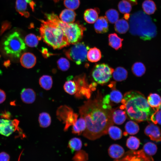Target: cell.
Masks as SVG:
<instances>
[{"label": "cell", "mask_w": 161, "mask_h": 161, "mask_svg": "<svg viewBox=\"0 0 161 161\" xmlns=\"http://www.w3.org/2000/svg\"><path fill=\"white\" fill-rule=\"evenodd\" d=\"M80 0H64V4L67 9L74 10L77 9L79 6Z\"/></svg>", "instance_id": "obj_41"}, {"label": "cell", "mask_w": 161, "mask_h": 161, "mask_svg": "<svg viewBox=\"0 0 161 161\" xmlns=\"http://www.w3.org/2000/svg\"><path fill=\"white\" fill-rule=\"evenodd\" d=\"M113 122L117 125L122 124L126 120V114L125 111L122 109L113 110L112 113Z\"/></svg>", "instance_id": "obj_21"}, {"label": "cell", "mask_w": 161, "mask_h": 161, "mask_svg": "<svg viewBox=\"0 0 161 161\" xmlns=\"http://www.w3.org/2000/svg\"><path fill=\"white\" fill-rule=\"evenodd\" d=\"M115 30L120 34H124L129 30V26L128 22L124 19L118 20L114 26Z\"/></svg>", "instance_id": "obj_24"}, {"label": "cell", "mask_w": 161, "mask_h": 161, "mask_svg": "<svg viewBox=\"0 0 161 161\" xmlns=\"http://www.w3.org/2000/svg\"><path fill=\"white\" fill-rule=\"evenodd\" d=\"M4 49L5 53L15 58L20 57L26 49L25 44L20 34L17 31L9 35L3 43Z\"/></svg>", "instance_id": "obj_6"}, {"label": "cell", "mask_w": 161, "mask_h": 161, "mask_svg": "<svg viewBox=\"0 0 161 161\" xmlns=\"http://www.w3.org/2000/svg\"><path fill=\"white\" fill-rule=\"evenodd\" d=\"M86 127L85 120L80 117L72 126V133L75 134L80 135L85 130Z\"/></svg>", "instance_id": "obj_22"}, {"label": "cell", "mask_w": 161, "mask_h": 161, "mask_svg": "<svg viewBox=\"0 0 161 161\" xmlns=\"http://www.w3.org/2000/svg\"><path fill=\"white\" fill-rule=\"evenodd\" d=\"M11 27L10 22L8 21H5L3 22L1 30L0 33H3L6 30L9 29Z\"/></svg>", "instance_id": "obj_46"}, {"label": "cell", "mask_w": 161, "mask_h": 161, "mask_svg": "<svg viewBox=\"0 0 161 161\" xmlns=\"http://www.w3.org/2000/svg\"><path fill=\"white\" fill-rule=\"evenodd\" d=\"M20 62L21 65L24 67L30 69L33 67L35 64L36 58L32 53L27 52L24 53L21 55Z\"/></svg>", "instance_id": "obj_12"}, {"label": "cell", "mask_w": 161, "mask_h": 161, "mask_svg": "<svg viewBox=\"0 0 161 161\" xmlns=\"http://www.w3.org/2000/svg\"><path fill=\"white\" fill-rule=\"evenodd\" d=\"M145 67L144 65L140 62L134 63L131 67V70L133 73L136 76H142L145 71Z\"/></svg>", "instance_id": "obj_31"}, {"label": "cell", "mask_w": 161, "mask_h": 161, "mask_svg": "<svg viewBox=\"0 0 161 161\" xmlns=\"http://www.w3.org/2000/svg\"><path fill=\"white\" fill-rule=\"evenodd\" d=\"M100 12V10L97 8L87 9L84 13V20L89 24L94 23L98 18Z\"/></svg>", "instance_id": "obj_14"}, {"label": "cell", "mask_w": 161, "mask_h": 161, "mask_svg": "<svg viewBox=\"0 0 161 161\" xmlns=\"http://www.w3.org/2000/svg\"><path fill=\"white\" fill-rule=\"evenodd\" d=\"M114 79L117 81H121L126 80L128 75L127 71L124 68L118 67L116 68L112 73Z\"/></svg>", "instance_id": "obj_25"}, {"label": "cell", "mask_w": 161, "mask_h": 161, "mask_svg": "<svg viewBox=\"0 0 161 161\" xmlns=\"http://www.w3.org/2000/svg\"><path fill=\"white\" fill-rule=\"evenodd\" d=\"M78 117V115L74 112L70 114L64 123V131H67L69 126H73L77 120Z\"/></svg>", "instance_id": "obj_39"}, {"label": "cell", "mask_w": 161, "mask_h": 161, "mask_svg": "<svg viewBox=\"0 0 161 161\" xmlns=\"http://www.w3.org/2000/svg\"><path fill=\"white\" fill-rule=\"evenodd\" d=\"M118 7L120 12L123 14H129L132 9L131 3L127 0L120 1L118 5Z\"/></svg>", "instance_id": "obj_35"}, {"label": "cell", "mask_w": 161, "mask_h": 161, "mask_svg": "<svg viewBox=\"0 0 161 161\" xmlns=\"http://www.w3.org/2000/svg\"><path fill=\"white\" fill-rule=\"evenodd\" d=\"M10 62L9 60L6 61H5L4 63V66L6 67H8L10 65Z\"/></svg>", "instance_id": "obj_50"}, {"label": "cell", "mask_w": 161, "mask_h": 161, "mask_svg": "<svg viewBox=\"0 0 161 161\" xmlns=\"http://www.w3.org/2000/svg\"><path fill=\"white\" fill-rule=\"evenodd\" d=\"M130 2V3L131 2V1H132V0H127Z\"/></svg>", "instance_id": "obj_53"}, {"label": "cell", "mask_w": 161, "mask_h": 161, "mask_svg": "<svg viewBox=\"0 0 161 161\" xmlns=\"http://www.w3.org/2000/svg\"><path fill=\"white\" fill-rule=\"evenodd\" d=\"M39 83L41 86L45 90L50 89L52 85V77L48 75H43L39 79Z\"/></svg>", "instance_id": "obj_30"}, {"label": "cell", "mask_w": 161, "mask_h": 161, "mask_svg": "<svg viewBox=\"0 0 161 161\" xmlns=\"http://www.w3.org/2000/svg\"><path fill=\"white\" fill-rule=\"evenodd\" d=\"M126 132H124V135H127L129 134L131 135L137 134L139 130L138 125L136 122L132 121H129L126 124L125 127Z\"/></svg>", "instance_id": "obj_26"}, {"label": "cell", "mask_w": 161, "mask_h": 161, "mask_svg": "<svg viewBox=\"0 0 161 161\" xmlns=\"http://www.w3.org/2000/svg\"><path fill=\"white\" fill-rule=\"evenodd\" d=\"M108 132L110 137L114 140L120 139L122 137V130L116 126H110L108 128Z\"/></svg>", "instance_id": "obj_32"}, {"label": "cell", "mask_w": 161, "mask_h": 161, "mask_svg": "<svg viewBox=\"0 0 161 161\" xmlns=\"http://www.w3.org/2000/svg\"><path fill=\"white\" fill-rule=\"evenodd\" d=\"M1 117L4 119L10 120L12 117L11 113L8 111L4 110L0 114Z\"/></svg>", "instance_id": "obj_48"}, {"label": "cell", "mask_w": 161, "mask_h": 161, "mask_svg": "<svg viewBox=\"0 0 161 161\" xmlns=\"http://www.w3.org/2000/svg\"><path fill=\"white\" fill-rule=\"evenodd\" d=\"M58 68L63 71L68 70L70 66V63L69 61L64 58H61L57 62Z\"/></svg>", "instance_id": "obj_42"}, {"label": "cell", "mask_w": 161, "mask_h": 161, "mask_svg": "<svg viewBox=\"0 0 161 161\" xmlns=\"http://www.w3.org/2000/svg\"><path fill=\"white\" fill-rule=\"evenodd\" d=\"M45 16L47 20L62 30L69 44H74L78 42L82 38L86 28L79 22L68 24L64 23L53 13L46 14Z\"/></svg>", "instance_id": "obj_5"}, {"label": "cell", "mask_w": 161, "mask_h": 161, "mask_svg": "<svg viewBox=\"0 0 161 161\" xmlns=\"http://www.w3.org/2000/svg\"><path fill=\"white\" fill-rule=\"evenodd\" d=\"M143 151L148 156L154 155L157 151L156 145L153 143L148 142L145 143L143 147Z\"/></svg>", "instance_id": "obj_38"}, {"label": "cell", "mask_w": 161, "mask_h": 161, "mask_svg": "<svg viewBox=\"0 0 161 161\" xmlns=\"http://www.w3.org/2000/svg\"><path fill=\"white\" fill-rule=\"evenodd\" d=\"M159 109H161V105H160V106L159 107Z\"/></svg>", "instance_id": "obj_54"}, {"label": "cell", "mask_w": 161, "mask_h": 161, "mask_svg": "<svg viewBox=\"0 0 161 161\" xmlns=\"http://www.w3.org/2000/svg\"><path fill=\"white\" fill-rule=\"evenodd\" d=\"M76 16V13L73 10L66 9L61 12L59 18L63 22L68 24L74 22Z\"/></svg>", "instance_id": "obj_17"}, {"label": "cell", "mask_w": 161, "mask_h": 161, "mask_svg": "<svg viewBox=\"0 0 161 161\" xmlns=\"http://www.w3.org/2000/svg\"><path fill=\"white\" fill-rule=\"evenodd\" d=\"M64 89L67 93L70 95L75 94L77 91V87L74 79H69L66 81L64 84Z\"/></svg>", "instance_id": "obj_28"}, {"label": "cell", "mask_w": 161, "mask_h": 161, "mask_svg": "<svg viewBox=\"0 0 161 161\" xmlns=\"http://www.w3.org/2000/svg\"><path fill=\"white\" fill-rule=\"evenodd\" d=\"M120 108L125 110L131 120L140 122L149 120L151 114L147 100L140 92L131 90L125 93Z\"/></svg>", "instance_id": "obj_2"}, {"label": "cell", "mask_w": 161, "mask_h": 161, "mask_svg": "<svg viewBox=\"0 0 161 161\" xmlns=\"http://www.w3.org/2000/svg\"><path fill=\"white\" fill-rule=\"evenodd\" d=\"M73 112L70 107L66 106L63 105L58 108L56 112L58 119L64 123L70 114Z\"/></svg>", "instance_id": "obj_16"}, {"label": "cell", "mask_w": 161, "mask_h": 161, "mask_svg": "<svg viewBox=\"0 0 161 161\" xmlns=\"http://www.w3.org/2000/svg\"><path fill=\"white\" fill-rule=\"evenodd\" d=\"M10 157L7 153L2 152L0 153V161H9Z\"/></svg>", "instance_id": "obj_47"}, {"label": "cell", "mask_w": 161, "mask_h": 161, "mask_svg": "<svg viewBox=\"0 0 161 161\" xmlns=\"http://www.w3.org/2000/svg\"><path fill=\"white\" fill-rule=\"evenodd\" d=\"M6 98V94L5 92L0 89V104L3 103Z\"/></svg>", "instance_id": "obj_49"}, {"label": "cell", "mask_w": 161, "mask_h": 161, "mask_svg": "<svg viewBox=\"0 0 161 161\" xmlns=\"http://www.w3.org/2000/svg\"><path fill=\"white\" fill-rule=\"evenodd\" d=\"M108 40L109 45L115 50H117L121 48L123 39L119 37L115 33L109 34Z\"/></svg>", "instance_id": "obj_20"}, {"label": "cell", "mask_w": 161, "mask_h": 161, "mask_svg": "<svg viewBox=\"0 0 161 161\" xmlns=\"http://www.w3.org/2000/svg\"><path fill=\"white\" fill-rule=\"evenodd\" d=\"M108 154L112 158L118 159L121 157L124 153V150L120 145L117 144H113L109 147Z\"/></svg>", "instance_id": "obj_18"}, {"label": "cell", "mask_w": 161, "mask_h": 161, "mask_svg": "<svg viewBox=\"0 0 161 161\" xmlns=\"http://www.w3.org/2000/svg\"><path fill=\"white\" fill-rule=\"evenodd\" d=\"M39 38L34 34H29L25 37L24 41L28 46L31 47H36L38 43Z\"/></svg>", "instance_id": "obj_36"}, {"label": "cell", "mask_w": 161, "mask_h": 161, "mask_svg": "<svg viewBox=\"0 0 161 161\" xmlns=\"http://www.w3.org/2000/svg\"><path fill=\"white\" fill-rule=\"evenodd\" d=\"M23 151H22L21 152V153L20 155H19V158H18V161H20V157H21V154H22V152Z\"/></svg>", "instance_id": "obj_52"}, {"label": "cell", "mask_w": 161, "mask_h": 161, "mask_svg": "<svg viewBox=\"0 0 161 161\" xmlns=\"http://www.w3.org/2000/svg\"><path fill=\"white\" fill-rule=\"evenodd\" d=\"M125 14V15L124 16V18L126 20L128 19L129 18V14Z\"/></svg>", "instance_id": "obj_51"}, {"label": "cell", "mask_w": 161, "mask_h": 161, "mask_svg": "<svg viewBox=\"0 0 161 161\" xmlns=\"http://www.w3.org/2000/svg\"><path fill=\"white\" fill-rule=\"evenodd\" d=\"M150 120L155 124L161 125V109L155 111L151 115Z\"/></svg>", "instance_id": "obj_44"}, {"label": "cell", "mask_w": 161, "mask_h": 161, "mask_svg": "<svg viewBox=\"0 0 161 161\" xmlns=\"http://www.w3.org/2000/svg\"><path fill=\"white\" fill-rule=\"evenodd\" d=\"M144 132L150 139L156 142L161 141V133L159 127L151 123L145 128Z\"/></svg>", "instance_id": "obj_11"}, {"label": "cell", "mask_w": 161, "mask_h": 161, "mask_svg": "<svg viewBox=\"0 0 161 161\" xmlns=\"http://www.w3.org/2000/svg\"><path fill=\"white\" fill-rule=\"evenodd\" d=\"M110 100L115 103H120L123 99V95L121 92L116 89L113 90L109 95Z\"/></svg>", "instance_id": "obj_40"}, {"label": "cell", "mask_w": 161, "mask_h": 161, "mask_svg": "<svg viewBox=\"0 0 161 161\" xmlns=\"http://www.w3.org/2000/svg\"><path fill=\"white\" fill-rule=\"evenodd\" d=\"M72 160L73 161H87L88 155L84 151L80 150L75 153Z\"/></svg>", "instance_id": "obj_43"}, {"label": "cell", "mask_w": 161, "mask_h": 161, "mask_svg": "<svg viewBox=\"0 0 161 161\" xmlns=\"http://www.w3.org/2000/svg\"><path fill=\"white\" fill-rule=\"evenodd\" d=\"M70 48L66 51L65 54L67 57L80 65L86 59L89 47L83 42H78L74 44Z\"/></svg>", "instance_id": "obj_7"}, {"label": "cell", "mask_w": 161, "mask_h": 161, "mask_svg": "<svg viewBox=\"0 0 161 161\" xmlns=\"http://www.w3.org/2000/svg\"><path fill=\"white\" fill-rule=\"evenodd\" d=\"M110 101L109 95L107 94L103 98L102 103L103 109H112L111 106L110 104Z\"/></svg>", "instance_id": "obj_45"}, {"label": "cell", "mask_w": 161, "mask_h": 161, "mask_svg": "<svg viewBox=\"0 0 161 161\" xmlns=\"http://www.w3.org/2000/svg\"><path fill=\"white\" fill-rule=\"evenodd\" d=\"M101 53L99 49L96 47L90 48L88 51L87 58L91 62H96L99 61L101 58Z\"/></svg>", "instance_id": "obj_23"}, {"label": "cell", "mask_w": 161, "mask_h": 161, "mask_svg": "<svg viewBox=\"0 0 161 161\" xmlns=\"http://www.w3.org/2000/svg\"><path fill=\"white\" fill-rule=\"evenodd\" d=\"M35 2L32 0H16V11L21 16L28 18L30 13L27 11L28 6H30L33 12L34 11Z\"/></svg>", "instance_id": "obj_10"}, {"label": "cell", "mask_w": 161, "mask_h": 161, "mask_svg": "<svg viewBox=\"0 0 161 161\" xmlns=\"http://www.w3.org/2000/svg\"><path fill=\"white\" fill-rule=\"evenodd\" d=\"M147 102L155 111L159 109L161 104V97L157 94L150 93L148 97Z\"/></svg>", "instance_id": "obj_19"}, {"label": "cell", "mask_w": 161, "mask_h": 161, "mask_svg": "<svg viewBox=\"0 0 161 161\" xmlns=\"http://www.w3.org/2000/svg\"><path fill=\"white\" fill-rule=\"evenodd\" d=\"M82 142L80 139L74 137L69 141L68 146L72 151L80 150L82 147Z\"/></svg>", "instance_id": "obj_34"}, {"label": "cell", "mask_w": 161, "mask_h": 161, "mask_svg": "<svg viewBox=\"0 0 161 161\" xmlns=\"http://www.w3.org/2000/svg\"><path fill=\"white\" fill-rule=\"evenodd\" d=\"M114 71V69L107 64H98L95 66L92 75L97 83L103 85L109 80Z\"/></svg>", "instance_id": "obj_8"}, {"label": "cell", "mask_w": 161, "mask_h": 161, "mask_svg": "<svg viewBox=\"0 0 161 161\" xmlns=\"http://www.w3.org/2000/svg\"><path fill=\"white\" fill-rule=\"evenodd\" d=\"M38 121L40 127L45 128L49 126L51 122V117L48 113L42 112L39 114Z\"/></svg>", "instance_id": "obj_29"}, {"label": "cell", "mask_w": 161, "mask_h": 161, "mask_svg": "<svg viewBox=\"0 0 161 161\" xmlns=\"http://www.w3.org/2000/svg\"><path fill=\"white\" fill-rule=\"evenodd\" d=\"M142 8L147 14H153L156 10V6L154 2L152 0H145L143 3Z\"/></svg>", "instance_id": "obj_27"}, {"label": "cell", "mask_w": 161, "mask_h": 161, "mask_svg": "<svg viewBox=\"0 0 161 161\" xmlns=\"http://www.w3.org/2000/svg\"><path fill=\"white\" fill-rule=\"evenodd\" d=\"M102 98L98 93L95 98L85 101L79 108L80 117L84 118L86 123L83 135L90 140H95L106 134L109 127L113 124V110L103 108Z\"/></svg>", "instance_id": "obj_1"}, {"label": "cell", "mask_w": 161, "mask_h": 161, "mask_svg": "<svg viewBox=\"0 0 161 161\" xmlns=\"http://www.w3.org/2000/svg\"><path fill=\"white\" fill-rule=\"evenodd\" d=\"M39 28L41 37L44 41L54 49H61L69 45L62 30L55 24L47 20H41Z\"/></svg>", "instance_id": "obj_3"}, {"label": "cell", "mask_w": 161, "mask_h": 161, "mask_svg": "<svg viewBox=\"0 0 161 161\" xmlns=\"http://www.w3.org/2000/svg\"><path fill=\"white\" fill-rule=\"evenodd\" d=\"M94 28L98 33L103 34L107 32L109 30L108 21L106 17H99L94 24Z\"/></svg>", "instance_id": "obj_13"}, {"label": "cell", "mask_w": 161, "mask_h": 161, "mask_svg": "<svg viewBox=\"0 0 161 161\" xmlns=\"http://www.w3.org/2000/svg\"><path fill=\"white\" fill-rule=\"evenodd\" d=\"M19 121L17 119L13 120L0 119V134L8 137L18 129Z\"/></svg>", "instance_id": "obj_9"}, {"label": "cell", "mask_w": 161, "mask_h": 161, "mask_svg": "<svg viewBox=\"0 0 161 161\" xmlns=\"http://www.w3.org/2000/svg\"><path fill=\"white\" fill-rule=\"evenodd\" d=\"M20 94L22 100L25 103H32L35 100L36 95L35 91L31 89H23Z\"/></svg>", "instance_id": "obj_15"}, {"label": "cell", "mask_w": 161, "mask_h": 161, "mask_svg": "<svg viewBox=\"0 0 161 161\" xmlns=\"http://www.w3.org/2000/svg\"><path fill=\"white\" fill-rule=\"evenodd\" d=\"M107 21L111 24L115 23L118 20L119 14L115 9H111L105 13V16Z\"/></svg>", "instance_id": "obj_33"}, {"label": "cell", "mask_w": 161, "mask_h": 161, "mask_svg": "<svg viewBox=\"0 0 161 161\" xmlns=\"http://www.w3.org/2000/svg\"><path fill=\"white\" fill-rule=\"evenodd\" d=\"M129 23L131 33L143 39L150 38L155 34L156 29L151 18L141 11L131 16Z\"/></svg>", "instance_id": "obj_4"}, {"label": "cell", "mask_w": 161, "mask_h": 161, "mask_svg": "<svg viewBox=\"0 0 161 161\" xmlns=\"http://www.w3.org/2000/svg\"><path fill=\"white\" fill-rule=\"evenodd\" d=\"M140 144L139 140L134 136L129 137L126 141V145L127 147L131 150L137 149L139 148Z\"/></svg>", "instance_id": "obj_37"}]
</instances>
